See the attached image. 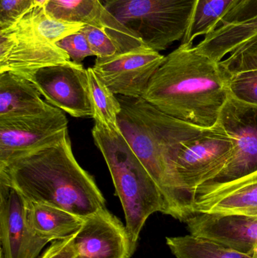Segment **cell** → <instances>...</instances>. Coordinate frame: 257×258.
<instances>
[{
    "mask_svg": "<svg viewBox=\"0 0 257 258\" xmlns=\"http://www.w3.org/2000/svg\"><path fill=\"white\" fill-rule=\"evenodd\" d=\"M257 36V0H238L218 27L196 45L198 51L217 62Z\"/></svg>",
    "mask_w": 257,
    "mask_h": 258,
    "instance_id": "obj_14",
    "label": "cell"
},
{
    "mask_svg": "<svg viewBox=\"0 0 257 258\" xmlns=\"http://www.w3.org/2000/svg\"><path fill=\"white\" fill-rule=\"evenodd\" d=\"M34 7V0H0V28L18 21Z\"/></svg>",
    "mask_w": 257,
    "mask_h": 258,
    "instance_id": "obj_28",
    "label": "cell"
},
{
    "mask_svg": "<svg viewBox=\"0 0 257 258\" xmlns=\"http://www.w3.org/2000/svg\"><path fill=\"white\" fill-rule=\"evenodd\" d=\"M233 151L232 138L218 122L183 144L175 166L183 187L194 202L198 188L219 174Z\"/></svg>",
    "mask_w": 257,
    "mask_h": 258,
    "instance_id": "obj_7",
    "label": "cell"
},
{
    "mask_svg": "<svg viewBox=\"0 0 257 258\" xmlns=\"http://www.w3.org/2000/svg\"><path fill=\"white\" fill-rule=\"evenodd\" d=\"M92 136L104 156L116 196L122 203L132 256L146 220L155 212L164 213V199L155 180L122 133L95 124Z\"/></svg>",
    "mask_w": 257,
    "mask_h": 258,
    "instance_id": "obj_4",
    "label": "cell"
},
{
    "mask_svg": "<svg viewBox=\"0 0 257 258\" xmlns=\"http://www.w3.org/2000/svg\"><path fill=\"white\" fill-rule=\"evenodd\" d=\"M70 236L64 239L54 241L52 244H51V246L45 251V252L44 253L43 255H42L41 258H51L53 255L57 254V253L60 251V250L65 246V245L67 243Z\"/></svg>",
    "mask_w": 257,
    "mask_h": 258,
    "instance_id": "obj_30",
    "label": "cell"
},
{
    "mask_svg": "<svg viewBox=\"0 0 257 258\" xmlns=\"http://www.w3.org/2000/svg\"><path fill=\"white\" fill-rule=\"evenodd\" d=\"M220 62L181 44L164 57L142 98L164 114L201 128L218 122L227 100L228 80Z\"/></svg>",
    "mask_w": 257,
    "mask_h": 258,
    "instance_id": "obj_2",
    "label": "cell"
},
{
    "mask_svg": "<svg viewBox=\"0 0 257 258\" xmlns=\"http://www.w3.org/2000/svg\"><path fill=\"white\" fill-rule=\"evenodd\" d=\"M238 0H197L188 30L181 44H193L195 39L206 36L218 27L226 12Z\"/></svg>",
    "mask_w": 257,
    "mask_h": 258,
    "instance_id": "obj_22",
    "label": "cell"
},
{
    "mask_svg": "<svg viewBox=\"0 0 257 258\" xmlns=\"http://www.w3.org/2000/svg\"><path fill=\"white\" fill-rule=\"evenodd\" d=\"M73 237L74 234L69 237V241L65 245V246L51 258H76V254H75V250L72 247Z\"/></svg>",
    "mask_w": 257,
    "mask_h": 258,
    "instance_id": "obj_29",
    "label": "cell"
},
{
    "mask_svg": "<svg viewBox=\"0 0 257 258\" xmlns=\"http://www.w3.org/2000/svg\"><path fill=\"white\" fill-rule=\"evenodd\" d=\"M89 93L95 124L112 132L122 133L118 118L122 110L119 98L106 86L94 71L88 68Z\"/></svg>",
    "mask_w": 257,
    "mask_h": 258,
    "instance_id": "obj_21",
    "label": "cell"
},
{
    "mask_svg": "<svg viewBox=\"0 0 257 258\" xmlns=\"http://www.w3.org/2000/svg\"><path fill=\"white\" fill-rule=\"evenodd\" d=\"M228 92L238 101L257 105V69L229 76Z\"/></svg>",
    "mask_w": 257,
    "mask_h": 258,
    "instance_id": "obj_24",
    "label": "cell"
},
{
    "mask_svg": "<svg viewBox=\"0 0 257 258\" xmlns=\"http://www.w3.org/2000/svg\"><path fill=\"white\" fill-rule=\"evenodd\" d=\"M30 80L13 73L0 74V119L33 116L45 111L50 104Z\"/></svg>",
    "mask_w": 257,
    "mask_h": 258,
    "instance_id": "obj_18",
    "label": "cell"
},
{
    "mask_svg": "<svg viewBox=\"0 0 257 258\" xmlns=\"http://www.w3.org/2000/svg\"><path fill=\"white\" fill-rule=\"evenodd\" d=\"M24 77L54 107L73 117H92L88 70L81 63L70 60L41 68Z\"/></svg>",
    "mask_w": 257,
    "mask_h": 258,
    "instance_id": "obj_10",
    "label": "cell"
},
{
    "mask_svg": "<svg viewBox=\"0 0 257 258\" xmlns=\"http://www.w3.org/2000/svg\"><path fill=\"white\" fill-rule=\"evenodd\" d=\"M166 242L177 258H254L217 241L196 235L167 237Z\"/></svg>",
    "mask_w": 257,
    "mask_h": 258,
    "instance_id": "obj_20",
    "label": "cell"
},
{
    "mask_svg": "<svg viewBox=\"0 0 257 258\" xmlns=\"http://www.w3.org/2000/svg\"><path fill=\"white\" fill-rule=\"evenodd\" d=\"M76 258H131L126 228L106 208L84 218L74 233Z\"/></svg>",
    "mask_w": 257,
    "mask_h": 258,
    "instance_id": "obj_13",
    "label": "cell"
},
{
    "mask_svg": "<svg viewBox=\"0 0 257 258\" xmlns=\"http://www.w3.org/2000/svg\"><path fill=\"white\" fill-rule=\"evenodd\" d=\"M67 128V118L52 105L39 114L0 119V165L61 141Z\"/></svg>",
    "mask_w": 257,
    "mask_h": 258,
    "instance_id": "obj_9",
    "label": "cell"
},
{
    "mask_svg": "<svg viewBox=\"0 0 257 258\" xmlns=\"http://www.w3.org/2000/svg\"><path fill=\"white\" fill-rule=\"evenodd\" d=\"M197 0H101L134 48L167 49L182 40Z\"/></svg>",
    "mask_w": 257,
    "mask_h": 258,
    "instance_id": "obj_5",
    "label": "cell"
},
{
    "mask_svg": "<svg viewBox=\"0 0 257 258\" xmlns=\"http://www.w3.org/2000/svg\"><path fill=\"white\" fill-rule=\"evenodd\" d=\"M27 218L33 233L49 242L72 236L84 221L83 218L63 209L27 200Z\"/></svg>",
    "mask_w": 257,
    "mask_h": 258,
    "instance_id": "obj_19",
    "label": "cell"
},
{
    "mask_svg": "<svg viewBox=\"0 0 257 258\" xmlns=\"http://www.w3.org/2000/svg\"><path fill=\"white\" fill-rule=\"evenodd\" d=\"M35 29L39 35L51 43L56 44L61 39L78 33L85 24L68 22L51 18L45 8L34 7L30 12Z\"/></svg>",
    "mask_w": 257,
    "mask_h": 258,
    "instance_id": "obj_23",
    "label": "cell"
},
{
    "mask_svg": "<svg viewBox=\"0 0 257 258\" xmlns=\"http://www.w3.org/2000/svg\"><path fill=\"white\" fill-rule=\"evenodd\" d=\"M56 45L65 51L75 63H81L86 57L95 56L89 46L87 39L82 33H74L61 39Z\"/></svg>",
    "mask_w": 257,
    "mask_h": 258,
    "instance_id": "obj_27",
    "label": "cell"
},
{
    "mask_svg": "<svg viewBox=\"0 0 257 258\" xmlns=\"http://www.w3.org/2000/svg\"><path fill=\"white\" fill-rule=\"evenodd\" d=\"M0 180L27 201L63 209L84 218L106 208L95 179L77 162L69 134L0 165Z\"/></svg>",
    "mask_w": 257,
    "mask_h": 258,
    "instance_id": "obj_3",
    "label": "cell"
},
{
    "mask_svg": "<svg viewBox=\"0 0 257 258\" xmlns=\"http://www.w3.org/2000/svg\"><path fill=\"white\" fill-rule=\"evenodd\" d=\"M45 10L56 19L102 29L113 39L119 53L133 49L126 33L106 10L101 0H51Z\"/></svg>",
    "mask_w": 257,
    "mask_h": 258,
    "instance_id": "obj_17",
    "label": "cell"
},
{
    "mask_svg": "<svg viewBox=\"0 0 257 258\" xmlns=\"http://www.w3.org/2000/svg\"><path fill=\"white\" fill-rule=\"evenodd\" d=\"M164 57L158 51L141 46L111 57H97L93 69L115 95L140 98Z\"/></svg>",
    "mask_w": 257,
    "mask_h": 258,
    "instance_id": "obj_11",
    "label": "cell"
},
{
    "mask_svg": "<svg viewBox=\"0 0 257 258\" xmlns=\"http://www.w3.org/2000/svg\"><path fill=\"white\" fill-rule=\"evenodd\" d=\"M217 122L232 138L234 151L224 168L204 184L229 183L257 171V105L229 95Z\"/></svg>",
    "mask_w": 257,
    "mask_h": 258,
    "instance_id": "obj_8",
    "label": "cell"
},
{
    "mask_svg": "<svg viewBox=\"0 0 257 258\" xmlns=\"http://www.w3.org/2000/svg\"><path fill=\"white\" fill-rule=\"evenodd\" d=\"M253 256L254 257V258H257V254H253Z\"/></svg>",
    "mask_w": 257,
    "mask_h": 258,
    "instance_id": "obj_32",
    "label": "cell"
},
{
    "mask_svg": "<svg viewBox=\"0 0 257 258\" xmlns=\"http://www.w3.org/2000/svg\"><path fill=\"white\" fill-rule=\"evenodd\" d=\"M220 63L229 76L257 69V36L232 51Z\"/></svg>",
    "mask_w": 257,
    "mask_h": 258,
    "instance_id": "obj_25",
    "label": "cell"
},
{
    "mask_svg": "<svg viewBox=\"0 0 257 258\" xmlns=\"http://www.w3.org/2000/svg\"><path fill=\"white\" fill-rule=\"evenodd\" d=\"M80 33L84 35L91 49L97 57H111L119 53L113 39L102 29L85 24L80 30Z\"/></svg>",
    "mask_w": 257,
    "mask_h": 258,
    "instance_id": "obj_26",
    "label": "cell"
},
{
    "mask_svg": "<svg viewBox=\"0 0 257 258\" xmlns=\"http://www.w3.org/2000/svg\"><path fill=\"white\" fill-rule=\"evenodd\" d=\"M186 223L190 234L213 239L244 254H257V217L199 213Z\"/></svg>",
    "mask_w": 257,
    "mask_h": 258,
    "instance_id": "obj_16",
    "label": "cell"
},
{
    "mask_svg": "<svg viewBox=\"0 0 257 258\" xmlns=\"http://www.w3.org/2000/svg\"><path fill=\"white\" fill-rule=\"evenodd\" d=\"M196 214L257 217V171L222 184H204L196 191Z\"/></svg>",
    "mask_w": 257,
    "mask_h": 258,
    "instance_id": "obj_15",
    "label": "cell"
},
{
    "mask_svg": "<svg viewBox=\"0 0 257 258\" xmlns=\"http://www.w3.org/2000/svg\"><path fill=\"white\" fill-rule=\"evenodd\" d=\"M70 60L63 50L38 33L30 12L0 28V74L10 72L26 77L41 68Z\"/></svg>",
    "mask_w": 257,
    "mask_h": 258,
    "instance_id": "obj_6",
    "label": "cell"
},
{
    "mask_svg": "<svg viewBox=\"0 0 257 258\" xmlns=\"http://www.w3.org/2000/svg\"><path fill=\"white\" fill-rule=\"evenodd\" d=\"M0 242L2 258H37L50 242L33 233L27 218V200L0 180Z\"/></svg>",
    "mask_w": 257,
    "mask_h": 258,
    "instance_id": "obj_12",
    "label": "cell"
},
{
    "mask_svg": "<svg viewBox=\"0 0 257 258\" xmlns=\"http://www.w3.org/2000/svg\"><path fill=\"white\" fill-rule=\"evenodd\" d=\"M51 0H34L35 7L45 8Z\"/></svg>",
    "mask_w": 257,
    "mask_h": 258,
    "instance_id": "obj_31",
    "label": "cell"
},
{
    "mask_svg": "<svg viewBox=\"0 0 257 258\" xmlns=\"http://www.w3.org/2000/svg\"><path fill=\"white\" fill-rule=\"evenodd\" d=\"M119 128L161 191L164 215L181 222L196 215L195 202L183 187L175 162L184 143L202 133L199 128L164 114L146 100L119 97Z\"/></svg>",
    "mask_w": 257,
    "mask_h": 258,
    "instance_id": "obj_1",
    "label": "cell"
}]
</instances>
